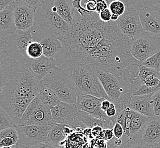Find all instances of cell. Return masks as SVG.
Instances as JSON below:
<instances>
[{
    "label": "cell",
    "instance_id": "6da1fadb",
    "mask_svg": "<svg viewBox=\"0 0 160 148\" xmlns=\"http://www.w3.org/2000/svg\"><path fill=\"white\" fill-rule=\"evenodd\" d=\"M70 34L61 39L62 47L53 58L67 73L72 68H87L95 74L110 72L128 87L137 77L141 63L131 53L133 39L123 34L115 21L102 22L96 12L80 15L72 9Z\"/></svg>",
    "mask_w": 160,
    "mask_h": 148
},
{
    "label": "cell",
    "instance_id": "7a4b0ae2",
    "mask_svg": "<svg viewBox=\"0 0 160 148\" xmlns=\"http://www.w3.org/2000/svg\"><path fill=\"white\" fill-rule=\"evenodd\" d=\"M40 81L25 63L14 62L9 77L0 93V106L7 111L16 126L26 109L38 95Z\"/></svg>",
    "mask_w": 160,
    "mask_h": 148
},
{
    "label": "cell",
    "instance_id": "3957f363",
    "mask_svg": "<svg viewBox=\"0 0 160 148\" xmlns=\"http://www.w3.org/2000/svg\"><path fill=\"white\" fill-rule=\"evenodd\" d=\"M54 0H45L35 10L34 25L31 29L57 36L59 39L70 34L71 26L57 13Z\"/></svg>",
    "mask_w": 160,
    "mask_h": 148
},
{
    "label": "cell",
    "instance_id": "277c9868",
    "mask_svg": "<svg viewBox=\"0 0 160 148\" xmlns=\"http://www.w3.org/2000/svg\"><path fill=\"white\" fill-rule=\"evenodd\" d=\"M40 83L53 91L61 101L76 104L77 94L74 81L63 69L57 66Z\"/></svg>",
    "mask_w": 160,
    "mask_h": 148
},
{
    "label": "cell",
    "instance_id": "5b68a950",
    "mask_svg": "<svg viewBox=\"0 0 160 148\" xmlns=\"http://www.w3.org/2000/svg\"><path fill=\"white\" fill-rule=\"evenodd\" d=\"M98 76L109 100L115 104L118 113L129 107L131 95L128 84L122 77L110 72H102L98 74Z\"/></svg>",
    "mask_w": 160,
    "mask_h": 148
},
{
    "label": "cell",
    "instance_id": "8992f818",
    "mask_svg": "<svg viewBox=\"0 0 160 148\" xmlns=\"http://www.w3.org/2000/svg\"><path fill=\"white\" fill-rule=\"evenodd\" d=\"M68 74L74 81L77 96L91 95L99 98H109L103 88L98 75L87 68L75 66Z\"/></svg>",
    "mask_w": 160,
    "mask_h": 148
},
{
    "label": "cell",
    "instance_id": "52a82bcc",
    "mask_svg": "<svg viewBox=\"0 0 160 148\" xmlns=\"http://www.w3.org/2000/svg\"><path fill=\"white\" fill-rule=\"evenodd\" d=\"M151 117L127 107L118 113L116 122L124 129V136L132 142L141 140L145 126Z\"/></svg>",
    "mask_w": 160,
    "mask_h": 148
},
{
    "label": "cell",
    "instance_id": "ba28073f",
    "mask_svg": "<svg viewBox=\"0 0 160 148\" xmlns=\"http://www.w3.org/2000/svg\"><path fill=\"white\" fill-rule=\"evenodd\" d=\"M32 41L30 30L27 31L16 30L5 38L3 50L14 61L25 63L29 59L26 55V50Z\"/></svg>",
    "mask_w": 160,
    "mask_h": 148
},
{
    "label": "cell",
    "instance_id": "9c48e42d",
    "mask_svg": "<svg viewBox=\"0 0 160 148\" xmlns=\"http://www.w3.org/2000/svg\"><path fill=\"white\" fill-rule=\"evenodd\" d=\"M55 123L51 108L37 96L26 109L18 125H53Z\"/></svg>",
    "mask_w": 160,
    "mask_h": 148
},
{
    "label": "cell",
    "instance_id": "30bf717a",
    "mask_svg": "<svg viewBox=\"0 0 160 148\" xmlns=\"http://www.w3.org/2000/svg\"><path fill=\"white\" fill-rule=\"evenodd\" d=\"M52 125H18V141L15 148H29L46 141Z\"/></svg>",
    "mask_w": 160,
    "mask_h": 148
},
{
    "label": "cell",
    "instance_id": "8fae6325",
    "mask_svg": "<svg viewBox=\"0 0 160 148\" xmlns=\"http://www.w3.org/2000/svg\"><path fill=\"white\" fill-rule=\"evenodd\" d=\"M160 50V38L144 32L133 39L131 47L132 55L141 63Z\"/></svg>",
    "mask_w": 160,
    "mask_h": 148
},
{
    "label": "cell",
    "instance_id": "7c38bea8",
    "mask_svg": "<svg viewBox=\"0 0 160 148\" xmlns=\"http://www.w3.org/2000/svg\"><path fill=\"white\" fill-rule=\"evenodd\" d=\"M123 34L134 39L144 32L138 10L127 4L125 12L116 21Z\"/></svg>",
    "mask_w": 160,
    "mask_h": 148
},
{
    "label": "cell",
    "instance_id": "4fadbf2b",
    "mask_svg": "<svg viewBox=\"0 0 160 148\" xmlns=\"http://www.w3.org/2000/svg\"><path fill=\"white\" fill-rule=\"evenodd\" d=\"M105 98H99L91 95H83L77 96V106L78 111L87 112L91 116L105 120L113 126L115 123L112 120L106 115L101 109V103Z\"/></svg>",
    "mask_w": 160,
    "mask_h": 148
},
{
    "label": "cell",
    "instance_id": "5bb4252c",
    "mask_svg": "<svg viewBox=\"0 0 160 148\" xmlns=\"http://www.w3.org/2000/svg\"><path fill=\"white\" fill-rule=\"evenodd\" d=\"M13 13L17 30L27 31L34 25L35 10L24 3L14 1Z\"/></svg>",
    "mask_w": 160,
    "mask_h": 148
},
{
    "label": "cell",
    "instance_id": "9a60e30c",
    "mask_svg": "<svg viewBox=\"0 0 160 148\" xmlns=\"http://www.w3.org/2000/svg\"><path fill=\"white\" fill-rule=\"evenodd\" d=\"M32 41L39 42L43 47V55L53 58L62 47V43L57 36L30 29Z\"/></svg>",
    "mask_w": 160,
    "mask_h": 148
},
{
    "label": "cell",
    "instance_id": "2e32d148",
    "mask_svg": "<svg viewBox=\"0 0 160 148\" xmlns=\"http://www.w3.org/2000/svg\"><path fill=\"white\" fill-rule=\"evenodd\" d=\"M141 25L144 32L160 38V15L154 7L139 10Z\"/></svg>",
    "mask_w": 160,
    "mask_h": 148
},
{
    "label": "cell",
    "instance_id": "e0dca14e",
    "mask_svg": "<svg viewBox=\"0 0 160 148\" xmlns=\"http://www.w3.org/2000/svg\"><path fill=\"white\" fill-rule=\"evenodd\" d=\"M51 115L55 123L70 126L77 117L76 104L60 101L56 106L51 108Z\"/></svg>",
    "mask_w": 160,
    "mask_h": 148
},
{
    "label": "cell",
    "instance_id": "ac0fdd59",
    "mask_svg": "<svg viewBox=\"0 0 160 148\" xmlns=\"http://www.w3.org/2000/svg\"><path fill=\"white\" fill-rule=\"evenodd\" d=\"M25 64L39 81H42L57 67L53 58H48L44 55L37 59L29 58Z\"/></svg>",
    "mask_w": 160,
    "mask_h": 148
},
{
    "label": "cell",
    "instance_id": "d6986e66",
    "mask_svg": "<svg viewBox=\"0 0 160 148\" xmlns=\"http://www.w3.org/2000/svg\"><path fill=\"white\" fill-rule=\"evenodd\" d=\"M134 83L142 84L157 92L160 90V71L140 65L138 76L132 84Z\"/></svg>",
    "mask_w": 160,
    "mask_h": 148
},
{
    "label": "cell",
    "instance_id": "ffe728a7",
    "mask_svg": "<svg viewBox=\"0 0 160 148\" xmlns=\"http://www.w3.org/2000/svg\"><path fill=\"white\" fill-rule=\"evenodd\" d=\"M141 140L153 147L160 143V116L150 118L144 129Z\"/></svg>",
    "mask_w": 160,
    "mask_h": 148
},
{
    "label": "cell",
    "instance_id": "44dd1931",
    "mask_svg": "<svg viewBox=\"0 0 160 148\" xmlns=\"http://www.w3.org/2000/svg\"><path fill=\"white\" fill-rule=\"evenodd\" d=\"M152 97V95L132 96L129 108L142 115L151 118L154 116Z\"/></svg>",
    "mask_w": 160,
    "mask_h": 148
},
{
    "label": "cell",
    "instance_id": "7402d4cb",
    "mask_svg": "<svg viewBox=\"0 0 160 148\" xmlns=\"http://www.w3.org/2000/svg\"><path fill=\"white\" fill-rule=\"evenodd\" d=\"M16 30L12 3L0 12V37L5 38Z\"/></svg>",
    "mask_w": 160,
    "mask_h": 148
},
{
    "label": "cell",
    "instance_id": "603a6c76",
    "mask_svg": "<svg viewBox=\"0 0 160 148\" xmlns=\"http://www.w3.org/2000/svg\"><path fill=\"white\" fill-rule=\"evenodd\" d=\"M64 125L55 123L48 132L46 142L57 147L65 148L66 137L63 134L62 129Z\"/></svg>",
    "mask_w": 160,
    "mask_h": 148
},
{
    "label": "cell",
    "instance_id": "cb8c5ba5",
    "mask_svg": "<svg viewBox=\"0 0 160 148\" xmlns=\"http://www.w3.org/2000/svg\"><path fill=\"white\" fill-rule=\"evenodd\" d=\"M14 61L3 50L0 51V85L4 87Z\"/></svg>",
    "mask_w": 160,
    "mask_h": 148
},
{
    "label": "cell",
    "instance_id": "d4e9b609",
    "mask_svg": "<svg viewBox=\"0 0 160 148\" xmlns=\"http://www.w3.org/2000/svg\"><path fill=\"white\" fill-rule=\"evenodd\" d=\"M77 117L87 128H92L96 126H100L103 129H112L113 126L105 120L96 118L89 113L82 111H78Z\"/></svg>",
    "mask_w": 160,
    "mask_h": 148
},
{
    "label": "cell",
    "instance_id": "484cf974",
    "mask_svg": "<svg viewBox=\"0 0 160 148\" xmlns=\"http://www.w3.org/2000/svg\"><path fill=\"white\" fill-rule=\"evenodd\" d=\"M54 5L59 16L71 26L74 19L69 1L68 0H54Z\"/></svg>",
    "mask_w": 160,
    "mask_h": 148
},
{
    "label": "cell",
    "instance_id": "4316f807",
    "mask_svg": "<svg viewBox=\"0 0 160 148\" xmlns=\"http://www.w3.org/2000/svg\"><path fill=\"white\" fill-rule=\"evenodd\" d=\"M18 141L16 127H10L0 132V147L16 146Z\"/></svg>",
    "mask_w": 160,
    "mask_h": 148
},
{
    "label": "cell",
    "instance_id": "83f0119b",
    "mask_svg": "<svg viewBox=\"0 0 160 148\" xmlns=\"http://www.w3.org/2000/svg\"><path fill=\"white\" fill-rule=\"evenodd\" d=\"M37 96L43 103L50 108L56 106L61 101L53 91L41 84L40 91Z\"/></svg>",
    "mask_w": 160,
    "mask_h": 148
},
{
    "label": "cell",
    "instance_id": "f1b7e54d",
    "mask_svg": "<svg viewBox=\"0 0 160 148\" xmlns=\"http://www.w3.org/2000/svg\"><path fill=\"white\" fill-rule=\"evenodd\" d=\"M127 4L138 11L145 8L154 7L160 3V0H126Z\"/></svg>",
    "mask_w": 160,
    "mask_h": 148
},
{
    "label": "cell",
    "instance_id": "f546056e",
    "mask_svg": "<svg viewBox=\"0 0 160 148\" xmlns=\"http://www.w3.org/2000/svg\"><path fill=\"white\" fill-rule=\"evenodd\" d=\"M26 55L28 58L37 59L43 55V47L41 44L35 41H32L26 50Z\"/></svg>",
    "mask_w": 160,
    "mask_h": 148
},
{
    "label": "cell",
    "instance_id": "4dcf8cb0",
    "mask_svg": "<svg viewBox=\"0 0 160 148\" xmlns=\"http://www.w3.org/2000/svg\"><path fill=\"white\" fill-rule=\"evenodd\" d=\"M127 2L125 0H113L109 3L108 8L112 14L121 16L125 12Z\"/></svg>",
    "mask_w": 160,
    "mask_h": 148
},
{
    "label": "cell",
    "instance_id": "1f68e13d",
    "mask_svg": "<svg viewBox=\"0 0 160 148\" xmlns=\"http://www.w3.org/2000/svg\"><path fill=\"white\" fill-rule=\"evenodd\" d=\"M141 65L160 71V50L148 57L141 63Z\"/></svg>",
    "mask_w": 160,
    "mask_h": 148
},
{
    "label": "cell",
    "instance_id": "d6a6232c",
    "mask_svg": "<svg viewBox=\"0 0 160 148\" xmlns=\"http://www.w3.org/2000/svg\"><path fill=\"white\" fill-rule=\"evenodd\" d=\"M10 127H16L7 111L0 106V132Z\"/></svg>",
    "mask_w": 160,
    "mask_h": 148
},
{
    "label": "cell",
    "instance_id": "836d02e7",
    "mask_svg": "<svg viewBox=\"0 0 160 148\" xmlns=\"http://www.w3.org/2000/svg\"><path fill=\"white\" fill-rule=\"evenodd\" d=\"M152 105L154 115L155 116H160V90L152 95Z\"/></svg>",
    "mask_w": 160,
    "mask_h": 148
},
{
    "label": "cell",
    "instance_id": "e575fe53",
    "mask_svg": "<svg viewBox=\"0 0 160 148\" xmlns=\"http://www.w3.org/2000/svg\"><path fill=\"white\" fill-rule=\"evenodd\" d=\"M106 114L107 116L112 120V121L115 124L116 122V118L118 114V112L117 108L116 107L115 104L111 102V106L106 111Z\"/></svg>",
    "mask_w": 160,
    "mask_h": 148
},
{
    "label": "cell",
    "instance_id": "d590c367",
    "mask_svg": "<svg viewBox=\"0 0 160 148\" xmlns=\"http://www.w3.org/2000/svg\"><path fill=\"white\" fill-rule=\"evenodd\" d=\"M69 126L74 130V131H77L78 132H83L84 130L87 128L80 120L78 119L77 117Z\"/></svg>",
    "mask_w": 160,
    "mask_h": 148
},
{
    "label": "cell",
    "instance_id": "8d00e7d4",
    "mask_svg": "<svg viewBox=\"0 0 160 148\" xmlns=\"http://www.w3.org/2000/svg\"><path fill=\"white\" fill-rule=\"evenodd\" d=\"M112 129L116 139H122L123 136L124 135V129L118 122H116Z\"/></svg>",
    "mask_w": 160,
    "mask_h": 148
},
{
    "label": "cell",
    "instance_id": "74e56055",
    "mask_svg": "<svg viewBox=\"0 0 160 148\" xmlns=\"http://www.w3.org/2000/svg\"><path fill=\"white\" fill-rule=\"evenodd\" d=\"M14 1L24 3L26 5L32 7V9L36 10L45 0H14Z\"/></svg>",
    "mask_w": 160,
    "mask_h": 148
},
{
    "label": "cell",
    "instance_id": "f35d334b",
    "mask_svg": "<svg viewBox=\"0 0 160 148\" xmlns=\"http://www.w3.org/2000/svg\"><path fill=\"white\" fill-rule=\"evenodd\" d=\"M99 18L102 22H108L111 21V16L112 13L109 9V8H107L106 9L102 10V12L98 13Z\"/></svg>",
    "mask_w": 160,
    "mask_h": 148
},
{
    "label": "cell",
    "instance_id": "ab89813d",
    "mask_svg": "<svg viewBox=\"0 0 160 148\" xmlns=\"http://www.w3.org/2000/svg\"><path fill=\"white\" fill-rule=\"evenodd\" d=\"M103 128L100 126H96L91 128V134L93 139H102Z\"/></svg>",
    "mask_w": 160,
    "mask_h": 148
},
{
    "label": "cell",
    "instance_id": "60d3db41",
    "mask_svg": "<svg viewBox=\"0 0 160 148\" xmlns=\"http://www.w3.org/2000/svg\"><path fill=\"white\" fill-rule=\"evenodd\" d=\"M108 3L106 0H96V13H100L108 8Z\"/></svg>",
    "mask_w": 160,
    "mask_h": 148
},
{
    "label": "cell",
    "instance_id": "b9f144b4",
    "mask_svg": "<svg viewBox=\"0 0 160 148\" xmlns=\"http://www.w3.org/2000/svg\"><path fill=\"white\" fill-rule=\"evenodd\" d=\"M115 136L112 129H103L102 139L107 142L110 141L114 139Z\"/></svg>",
    "mask_w": 160,
    "mask_h": 148
},
{
    "label": "cell",
    "instance_id": "7bdbcfd3",
    "mask_svg": "<svg viewBox=\"0 0 160 148\" xmlns=\"http://www.w3.org/2000/svg\"><path fill=\"white\" fill-rule=\"evenodd\" d=\"M127 148H154V147L152 146L145 144L141 140L133 142L132 144L129 146Z\"/></svg>",
    "mask_w": 160,
    "mask_h": 148
},
{
    "label": "cell",
    "instance_id": "ee69618b",
    "mask_svg": "<svg viewBox=\"0 0 160 148\" xmlns=\"http://www.w3.org/2000/svg\"><path fill=\"white\" fill-rule=\"evenodd\" d=\"M29 148H64L63 147H57L53 145H51L50 144H48L46 142H42L38 144L37 145L32 146V147Z\"/></svg>",
    "mask_w": 160,
    "mask_h": 148
},
{
    "label": "cell",
    "instance_id": "f6af8a7d",
    "mask_svg": "<svg viewBox=\"0 0 160 148\" xmlns=\"http://www.w3.org/2000/svg\"><path fill=\"white\" fill-rule=\"evenodd\" d=\"M13 0H0V12L12 4Z\"/></svg>",
    "mask_w": 160,
    "mask_h": 148
},
{
    "label": "cell",
    "instance_id": "bcb514c9",
    "mask_svg": "<svg viewBox=\"0 0 160 148\" xmlns=\"http://www.w3.org/2000/svg\"><path fill=\"white\" fill-rule=\"evenodd\" d=\"M111 101L110 100L107 99H104L101 103V109L104 112H106V111L109 108V106H111Z\"/></svg>",
    "mask_w": 160,
    "mask_h": 148
},
{
    "label": "cell",
    "instance_id": "7dc6e473",
    "mask_svg": "<svg viewBox=\"0 0 160 148\" xmlns=\"http://www.w3.org/2000/svg\"><path fill=\"white\" fill-rule=\"evenodd\" d=\"M107 145H108L107 148H120L118 146L114 144L113 140L107 142Z\"/></svg>",
    "mask_w": 160,
    "mask_h": 148
},
{
    "label": "cell",
    "instance_id": "c3c4849f",
    "mask_svg": "<svg viewBox=\"0 0 160 148\" xmlns=\"http://www.w3.org/2000/svg\"><path fill=\"white\" fill-rule=\"evenodd\" d=\"M4 43H5V38H3L0 37V51L3 50Z\"/></svg>",
    "mask_w": 160,
    "mask_h": 148
},
{
    "label": "cell",
    "instance_id": "681fc988",
    "mask_svg": "<svg viewBox=\"0 0 160 148\" xmlns=\"http://www.w3.org/2000/svg\"><path fill=\"white\" fill-rule=\"evenodd\" d=\"M118 17H119V16H118V15L115 14H112V16H111V21L116 22V21L118 19Z\"/></svg>",
    "mask_w": 160,
    "mask_h": 148
},
{
    "label": "cell",
    "instance_id": "f907efd6",
    "mask_svg": "<svg viewBox=\"0 0 160 148\" xmlns=\"http://www.w3.org/2000/svg\"><path fill=\"white\" fill-rule=\"evenodd\" d=\"M154 9L157 11V13H158L160 15V3L157 6L154 7Z\"/></svg>",
    "mask_w": 160,
    "mask_h": 148
},
{
    "label": "cell",
    "instance_id": "816d5d0a",
    "mask_svg": "<svg viewBox=\"0 0 160 148\" xmlns=\"http://www.w3.org/2000/svg\"><path fill=\"white\" fill-rule=\"evenodd\" d=\"M0 148H14V146H2V147H0Z\"/></svg>",
    "mask_w": 160,
    "mask_h": 148
},
{
    "label": "cell",
    "instance_id": "f5cc1de1",
    "mask_svg": "<svg viewBox=\"0 0 160 148\" xmlns=\"http://www.w3.org/2000/svg\"><path fill=\"white\" fill-rule=\"evenodd\" d=\"M154 148H160V142L157 145H156L155 146H154Z\"/></svg>",
    "mask_w": 160,
    "mask_h": 148
},
{
    "label": "cell",
    "instance_id": "db71d44e",
    "mask_svg": "<svg viewBox=\"0 0 160 148\" xmlns=\"http://www.w3.org/2000/svg\"><path fill=\"white\" fill-rule=\"evenodd\" d=\"M3 86H2L1 85H0V93L2 92V91L3 90Z\"/></svg>",
    "mask_w": 160,
    "mask_h": 148
}]
</instances>
